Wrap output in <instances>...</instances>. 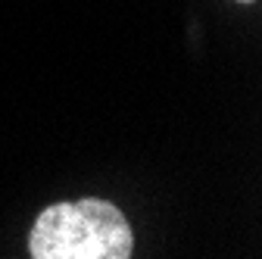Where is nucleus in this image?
Listing matches in <instances>:
<instances>
[{
    "instance_id": "f257e3e1",
    "label": "nucleus",
    "mask_w": 262,
    "mask_h": 259,
    "mask_svg": "<svg viewBox=\"0 0 262 259\" xmlns=\"http://www.w3.org/2000/svg\"><path fill=\"white\" fill-rule=\"evenodd\" d=\"M35 259H128L135 234L125 212L110 200H75L47 206L28 234Z\"/></svg>"
},
{
    "instance_id": "f03ea898",
    "label": "nucleus",
    "mask_w": 262,
    "mask_h": 259,
    "mask_svg": "<svg viewBox=\"0 0 262 259\" xmlns=\"http://www.w3.org/2000/svg\"><path fill=\"white\" fill-rule=\"evenodd\" d=\"M237 4H253V0H237Z\"/></svg>"
}]
</instances>
